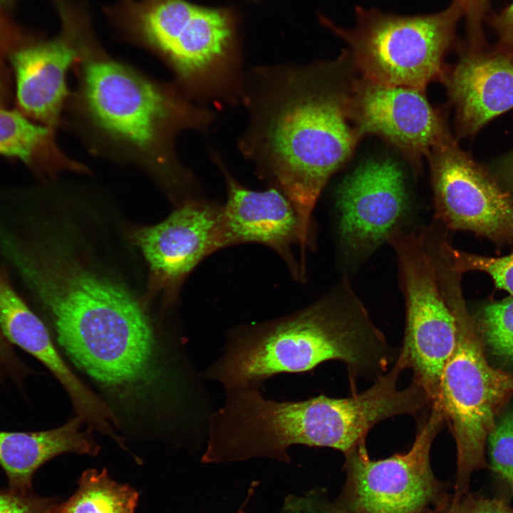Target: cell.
Here are the masks:
<instances>
[{
  "label": "cell",
  "mask_w": 513,
  "mask_h": 513,
  "mask_svg": "<svg viewBox=\"0 0 513 513\" xmlns=\"http://www.w3.org/2000/svg\"><path fill=\"white\" fill-rule=\"evenodd\" d=\"M237 513H247V512H246V511L240 509V510H239V512Z\"/></svg>",
  "instance_id": "d6a6232c"
},
{
  "label": "cell",
  "mask_w": 513,
  "mask_h": 513,
  "mask_svg": "<svg viewBox=\"0 0 513 513\" xmlns=\"http://www.w3.org/2000/svg\"><path fill=\"white\" fill-rule=\"evenodd\" d=\"M410 450L388 458H370L366 441L345 454L351 513H423L440 488L430 462L432 444L445 423L437 403L418 420Z\"/></svg>",
  "instance_id": "9c48e42d"
},
{
  "label": "cell",
  "mask_w": 513,
  "mask_h": 513,
  "mask_svg": "<svg viewBox=\"0 0 513 513\" xmlns=\"http://www.w3.org/2000/svg\"><path fill=\"white\" fill-rule=\"evenodd\" d=\"M32 370L19 357L0 328V383L11 380L22 388L24 380Z\"/></svg>",
  "instance_id": "d4e9b609"
},
{
  "label": "cell",
  "mask_w": 513,
  "mask_h": 513,
  "mask_svg": "<svg viewBox=\"0 0 513 513\" xmlns=\"http://www.w3.org/2000/svg\"><path fill=\"white\" fill-rule=\"evenodd\" d=\"M494 165L513 185V150L497 160Z\"/></svg>",
  "instance_id": "4dcf8cb0"
},
{
  "label": "cell",
  "mask_w": 513,
  "mask_h": 513,
  "mask_svg": "<svg viewBox=\"0 0 513 513\" xmlns=\"http://www.w3.org/2000/svg\"><path fill=\"white\" fill-rule=\"evenodd\" d=\"M434 220L495 241H513V199L449 131L428 153Z\"/></svg>",
  "instance_id": "8fae6325"
},
{
  "label": "cell",
  "mask_w": 513,
  "mask_h": 513,
  "mask_svg": "<svg viewBox=\"0 0 513 513\" xmlns=\"http://www.w3.org/2000/svg\"><path fill=\"white\" fill-rule=\"evenodd\" d=\"M138 497L134 488L113 480L105 469H90L81 476L74 494L61 503L55 502L46 513H135Z\"/></svg>",
  "instance_id": "ffe728a7"
},
{
  "label": "cell",
  "mask_w": 513,
  "mask_h": 513,
  "mask_svg": "<svg viewBox=\"0 0 513 513\" xmlns=\"http://www.w3.org/2000/svg\"><path fill=\"white\" fill-rule=\"evenodd\" d=\"M81 40L63 32L51 40L24 43L11 52L19 106L53 129L68 98L66 74L81 57Z\"/></svg>",
  "instance_id": "2e32d148"
},
{
  "label": "cell",
  "mask_w": 513,
  "mask_h": 513,
  "mask_svg": "<svg viewBox=\"0 0 513 513\" xmlns=\"http://www.w3.org/2000/svg\"><path fill=\"white\" fill-rule=\"evenodd\" d=\"M283 513H351L347 509L323 501L314 493L290 496L284 503Z\"/></svg>",
  "instance_id": "4316f807"
},
{
  "label": "cell",
  "mask_w": 513,
  "mask_h": 513,
  "mask_svg": "<svg viewBox=\"0 0 513 513\" xmlns=\"http://www.w3.org/2000/svg\"><path fill=\"white\" fill-rule=\"evenodd\" d=\"M446 513H513V509L502 499L465 493L452 499Z\"/></svg>",
  "instance_id": "484cf974"
},
{
  "label": "cell",
  "mask_w": 513,
  "mask_h": 513,
  "mask_svg": "<svg viewBox=\"0 0 513 513\" xmlns=\"http://www.w3.org/2000/svg\"><path fill=\"white\" fill-rule=\"evenodd\" d=\"M55 502L36 494L31 489H0V513H46Z\"/></svg>",
  "instance_id": "cb8c5ba5"
},
{
  "label": "cell",
  "mask_w": 513,
  "mask_h": 513,
  "mask_svg": "<svg viewBox=\"0 0 513 513\" xmlns=\"http://www.w3.org/2000/svg\"><path fill=\"white\" fill-rule=\"evenodd\" d=\"M150 269L153 289L175 291L204 258L226 247L222 206L185 202L165 221L132 232Z\"/></svg>",
  "instance_id": "4fadbf2b"
},
{
  "label": "cell",
  "mask_w": 513,
  "mask_h": 513,
  "mask_svg": "<svg viewBox=\"0 0 513 513\" xmlns=\"http://www.w3.org/2000/svg\"><path fill=\"white\" fill-rule=\"evenodd\" d=\"M15 1H16V0H0V4L4 5V6H5V5H6V6H9V5H11L12 3H14Z\"/></svg>",
  "instance_id": "1f68e13d"
},
{
  "label": "cell",
  "mask_w": 513,
  "mask_h": 513,
  "mask_svg": "<svg viewBox=\"0 0 513 513\" xmlns=\"http://www.w3.org/2000/svg\"><path fill=\"white\" fill-rule=\"evenodd\" d=\"M34 291L58 346L110 398L118 418L175 420L185 412L196 375L175 369L142 309L123 287L65 258L43 271Z\"/></svg>",
  "instance_id": "6da1fadb"
},
{
  "label": "cell",
  "mask_w": 513,
  "mask_h": 513,
  "mask_svg": "<svg viewBox=\"0 0 513 513\" xmlns=\"http://www.w3.org/2000/svg\"><path fill=\"white\" fill-rule=\"evenodd\" d=\"M463 12L455 0L445 9L428 15L400 16L358 7L356 24L328 28L349 46L353 63L368 81L424 90L441 80L445 57L454 45Z\"/></svg>",
  "instance_id": "52a82bcc"
},
{
  "label": "cell",
  "mask_w": 513,
  "mask_h": 513,
  "mask_svg": "<svg viewBox=\"0 0 513 513\" xmlns=\"http://www.w3.org/2000/svg\"><path fill=\"white\" fill-rule=\"evenodd\" d=\"M487 440L492 468L513 489V411L495 423Z\"/></svg>",
  "instance_id": "603a6c76"
},
{
  "label": "cell",
  "mask_w": 513,
  "mask_h": 513,
  "mask_svg": "<svg viewBox=\"0 0 513 513\" xmlns=\"http://www.w3.org/2000/svg\"><path fill=\"white\" fill-rule=\"evenodd\" d=\"M447 255L452 268L463 274L477 270L488 274L495 286L513 296V253L502 257H487L455 249L449 242Z\"/></svg>",
  "instance_id": "7402d4cb"
},
{
  "label": "cell",
  "mask_w": 513,
  "mask_h": 513,
  "mask_svg": "<svg viewBox=\"0 0 513 513\" xmlns=\"http://www.w3.org/2000/svg\"><path fill=\"white\" fill-rule=\"evenodd\" d=\"M83 423L76 415L64 425L47 430H0V467L8 478L9 487L31 489L37 470L61 454L96 456L100 446L93 437L92 429L81 430Z\"/></svg>",
  "instance_id": "ac0fdd59"
},
{
  "label": "cell",
  "mask_w": 513,
  "mask_h": 513,
  "mask_svg": "<svg viewBox=\"0 0 513 513\" xmlns=\"http://www.w3.org/2000/svg\"><path fill=\"white\" fill-rule=\"evenodd\" d=\"M69 123L93 153L135 165L169 189L189 182L175 149L185 130L212 120L175 84L155 80L87 44L76 63Z\"/></svg>",
  "instance_id": "3957f363"
},
{
  "label": "cell",
  "mask_w": 513,
  "mask_h": 513,
  "mask_svg": "<svg viewBox=\"0 0 513 513\" xmlns=\"http://www.w3.org/2000/svg\"><path fill=\"white\" fill-rule=\"evenodd\" d=\"M0 328L6 339L28 353L53 375L68 393L77 416L103 435L117 417L108 403L86 386L65 362L43 321L27 306L0 269Z\"/></svg>",
  "instance_id": "9a60e30c"
},
{
  "label": "cell",
  "mask_w": 513,
  "mask_h": 513,
  "mask_svg": "<svg viewBox=\"0 0 513 513\" xmlns=\"http://www.w3.org/2000/svg\"><path fill=\"white\" fill-rule=\"evenodd\" d=\"M24 36L22 29L0 9V55L12 52L25 43L23 41Z\"/></svg>",
  "instance_id": "f546056e"
},
{
  "label": "cell",
  "mask_w": 513,
  "mask_h": 513,
  "mask_svg": "<svg viewBox=\"0 0 513 513\" xmlns=\"http://www.w3.org/2000/svg\"><path fill=\"white\" fill-rule=\"evenodd\" d=\"M348 112L361 137H383L413 158L427 155L449 132L424 90L365 78L351 85Z\"/></svg>",
  "instance_id": "7c38bea8"
},
{
  "label": "cell",
  "mask_w": 513,
  "mask_h": 513,
  "mask_svg": "<svg viewBox=\"0 0 513 513\" xmlns=\"http://www.w3.org/2000/svg\"><path fill=\"white\" fill-rule=\"evenodd\" d=\"M399 353L343 276L299 311L229 330L222 353L201 375L224 390L260 387L277 374L308 373L334 360L346 364L353 391L358 378L376 380Z\"/></svg>",
  "instance_id": "277c9868"
},
{
  "label": "cell",
  "mask_w": 513,
  "mask_h": 513,
  "mask_svg": "<svg viewBox=\"0 0 513 513\" xmlns=\"http://www.w3.org/2000/svg\"><path fill=\"white\" fill-rule=\"evenodd\" d=\"M127 15L135 38L164 61L190 98L239 95L242 79L227 12L185 0H142L130 4Z\"/></svg>",
  "instance_id": "8992f818"
},
{
  "label": "cell",
  "mask_w": 513,
  "mask_h": 513,
  "mask_svg": "<svg viewBox=\"0 0 513 513\" xmlns=\"http://www.w3.org/2000/svg\"><path fill=\"white\" fill-rule=\"evenodd\" d=\"M336 68L260 69L240 88L249 124L239 148L292 204L303 248L321 191L361 138L350 123V86L339 81Z\"/></svg>",
  "instance_id": "7a4b0ae2"
},
{
  "label": "cell",
  "mask_w": 513,
  "mask_h": 513,
  "mask_svg": "<svg viewBox=\"0 0 513 513\" xmlns=\"http://www.w3.org/2000/svg\"><path fill=\"white\" fill-rule=\"evenodd\" d=\"M227 200L222 206L227 246L258 242L271 247L293 266L290 247L299 244V221L291 202L278 189L258 192L239 184L222 166Z\"/></svg>",
  "instance_id": "e0dca14e"
},
{
  "label": "cell",
  "mask_w": 513,
  "mask_h": 513,
  "mask_svg": "<svg viewBox=\"0 0 513 513\" xmlns=\"http://www.w3.org/2000/svg\"><path fill=\"white\" fill-rule=\"evenodd\" d=\"M53 132L18 111L0 109V155L18 158L46 174L61 170L86 172V166L60 151Z\"/></svg>",
  "instance_id": "d6986e66"
},
{
  "label": "cell",
  "mask_w": 513,
  "mask_h": 513,
  "mask_svg": "<svg viewBox=\"0 0 513 513\" xmlns=\"http://www.w3.org/2000/svg\"><path fill=\"white\" fill-rule=\"evenodd\" d=\"M460 278L446 277L442 291L454 313L457 341L440 380L438 400L455 440L454 498L465 493L472 473L485 467L484 447L495 418L513 396V375L490 366L475 319L468 313Z\"/></svg>",
  "instance_id": "5b68a950"
},
{
  "label": "cell",
  "mask_w": 513,
  "mask_h": 513,
  "mask_svg": "<svg viewBox=\"0 0 513 513\" xmlns=\"http://www.w3.org/2000/svg\"><path fill=\"white\" fill-rule=\"evenodd\" d=\"M442 81L455 110L459 134L472 137L513 108V48L467 39Z\"/></svg>",
  "instance_id": "5bb4252c"
},
{
  "label": "cell",
  "mask_w": 513,
  "mask_h": 513,
  "mask_svg": "<svg viewBox=\"0 0 513 513\" xmlns=\"http://www.w3.org/2000/svg\"><path fill=\"white\" fill-rule=\"evenodd\" d=\"M487 21L497 36V43L513 48V2L501 11L488 14Z\"/></svg>",
  "instance_id": "f1b7e54d"
},
{
  "label": "cell",
  "mask_w": 513,
  "mask_h": 513,
  "mask_svg": "<svg viewBox=\"0 0 513 513\" xmlns=\"http://www.w3.org/2000/svg\"><path fill=\"white\" fill-rule=\"evenodd\" d=\"M461 6L466 19L468 38L482 39L485 36L482 23L489 14V0H455Z\"/></svg>",
  "instance_id": "83f0119b"
},
{
  "label": "cell",
  "mask_w": 513,
  "mask_h": 513,
  "mask_svg": "<svg viewBox=\"0 0 513 513\" xmlns=\"http://www.w3.org/2000/svg\"><path fill=\"white\" fill-rule=\"evenodd\" d=\"M386 242L398 261L405 303V327L400 353L431 404L438 400L443 368L457 341L455 316L441 289L432 224L398 229Z\"/></svg>",
  "instance_id": "ba28073f"
},
{
  "label": "cell",
  "mask_w": 513,
  "mask_h": 513,
  "mask_svg": "<svg viewBox=\"0 0 513 513\" xmlns=\"http://www.w3.org/2000/svg\"><path fill=\"white\" fill-rule=\"evenodd\" d=\"M1 84H0V97H1Z\"/></svg>",
  "instance_id": "836d02e7"
},
{
  "label": "cell",
  "mask_w": 513,
  "mask_h": 513,
  "mask_svg": "<svg viewBox=\"0 0 513 513\" xmlns=\"http://www.w3.org/2000/svg\"><path fill=\"white\" fill-rule=\"evenodd\" d=\"M335 200L339 247L351 266L364 261L393 231L408 228L414 213L405 175L390 159L359 165L338 185Z\"/></svg>",
  "instance_id": "30bf717a"
},
{
  "label": "cell",
  "mask_w": 513,
  "mask_h": 513,
  "mask_svg": "<svg viewBox=\"0 0 513 513\" xmlns=\"http://www.w3.org/2000/svg\"><path fill=\"white\" fill-rule=\"evenodd\" d=\"M475 321L492 352L513 362V299L483 306Z\"/></svg>",
  "instance_id": "44dd1931"
}]
</instances>
